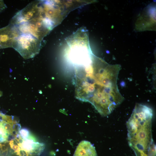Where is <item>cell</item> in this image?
<instances>
[{
    "label": "cell",
    "mask_w": 156,
    "mask_h": 156,
    "mask_svg": "<svg viewBox=\"0 0 156 156\" xmlns=\"http://www.w3.org/2000/svg\"><path fill=\"white\" fill-rule=\"evenodd\" d=\"M75 68L77 99L90 103L100 113L110 112L122 103L124 99L117 85L120 65L96 56L90 64Z\"/></svg>",
    "instance_id": "1"
},
{
    "label": "cell",
    "mask_w": 156,
    "mask_h": 156,
    "mask_svg": "<svg viewBox=\"0 0 156 156\" xmlns=\"http://www.w3.org/2000/svg\"><path fill=\"white\" fill-rule=\"evenodd\" d=\"M153 116L151 108L136 104L127 122L129 145L139 153L148 151L154 144L152 129Z\"/></svg>",
    "instance_id": "2"
},
{
    "label": "cell",
    "mask_w": 156,
    "mask_h": 156,
    "mask_svg": "<svg viewBox=\"0 0 156 156\" xmlns=\"http://www.w3.org/2000/svg\"><path fill=\"white\" fill-rule=\"evenodd\" d=\"M66 43V58L75 68L84 66L92 62L95 55L91 49L86 29L78 30L67 39Z\"/></svg>",
    "instance_id": "3"
},
{
    "label": "cell",
    "mask_w": 156,
    "mask_h": 156,
    "mask_svg": "<svg viewBox=\"0 0 156 156\" xmlns=\"http://www.w3.org/2000/svg\"><path fill=\"white\" fill-rule=\"evenodd\" d=\"M41 41L30 34H20L14 40L12 47L24 59H30L39 53Z\"/></svg>",
    "instance_id": "4"
},
{
    "label": "cell",
    "mask_w": 156,
    "mask_h": 156,
    "mask_svg": "<svg viewBox=\"0 0 156 156\" xmlns=\"http://www.w3.org/2000/svg\"><path fill=\"white\" fill-rule=\"evenodd\" d=\"M41 16L14 26L20 34H30L42 41L51 30Z\"/></svg>",
    "instance_id": "5"
},
{
    "label": "cell",
    "mask_w": 156,
    "mask_h": 156,
    "mask_svg": "<svg viewBox=\"0 0 156 156\" xmlns=\"http://www.w3.org/2000/svg\"><path fill=\"white\" fill-rule=\"evenodd\" d=\"M40 15L39 0L33 1L17 12L12 18L10 24L16 25L38 17Z\"/></svg>",
    "instance_id": "6"
},
{
    "label": "cell",
    "mask_w": 156,
    "mask_h": 156,
    "mask_svg": "<svg viewBox=\"0 0 156 156\" xmlns=\"http://www.w3.org/2000/svg\"><path fill=\"white\" fill-rule=\"evenodd\" d=\"M19 34L16 28L9 24L0 29V49L12 47L13 42Z\"/></svg>",
    "instance_id": "7"
},
{
    "label": "cell",
    "mask_w": 156,
    "mask_h": 156,
    "mask_svg": "<svg viewBox=\"0 0 156 156\" xmlns=\"http://www.w3.org/2000/svg\"><path fill=\"white\" fill-rule=\"evenodd\" d=\"M35 138H28L23 139L21 143H18L21 150L25 152L27 156L38 155L43 151L44 145L43 143L36 142Z\"/></svg>",
    "instance_id": "8"
},
{
    "label": "cell",
    "mask_w": 156,
    "mask_h": 156,
    "mask_svg": "<svg viewBox=\"0 0 156 156\" xmlns=\"http://www.w3.org/2000/svg\"><path fill=\"white\" fill-rule=\"evenodd\" d=\"M73 156H97L94 146L89 142L83 140L77 146Z\"/></svg>",
    "instance_id": "9"
},
{
    "label": "cell",
    "mask_w": 156,
    "mask_h": 156,
    "mask_svg": "<svg viewBox=\"0 0 156 156\" xmlns=\"http://www.w3.org/2000/svg\"><path fill=\"white\" fill-rule=\"evenodd\" d=\"M3 126V128L5 131L8 134L12 135L13 131V123H11L3 120L1 122Z\"/></svg>",
    "instance_id": "10"
},
{
    "label": "cell",
    "mask_w": 156,
    "mask_h": 156,
    "mask_svg": "<svg viewBox=\"0 0 156 156\" xmlns=\"http://www.w3.org/2000/svg\"><path fill=\"white\" fill-rule=\"evenodd\" d=\"M8 134L3 128L2 124L0 122V142H3L7 140L8 138Z\"/></svg>",
    "instance_id": "11"
},
{
    "label": "cell",
    "mask_w": 156,
    "mask_h": 156,
    "mask_svg": "<svg viewBox=\"0 0 156 156\" xmlns=\"http://www.w3.org/2000/svg\"><path fill=\"white\" fill-rule=\"evenodd\" d=\"M9 144L11 148L14 151L15 153L19 156H22L20 153L21 150L20 148L18 145L14 144L13 140L10 141Z\"/></svg>",
    "instance_id": "12"
},
{
    "label": "cell",
    "mask_w": 156,
    "mask_h": 156,
    "mask_svg": "<svg viewBox=\"0 0 156 156\" xmlns=\"http://www.w3.org/2000/svg\"><path fill=\"white\" fill-rule=\"evenodd\" d=\"M19 133L21 137L24 140L27 138L30 134L29 130L25 128L21 129Z\"/></svg>",
    "instance_id": "13"
},
{
    "label": "cell",
    "mask_w": 156,
    "mask_h": 156,
    "mask_svg": "<svg viewBox=\"0 0 156 156\" xmlns=\"http://www.w3.org/2000/svg\"><path fill=\"white\" fill-rule=\"evenodd\" d=\"M7 8L3 0H0V13Z\"/></svg>",
    "instance_id": "14"
},
{
    "label": "cell",
    "mask_w": 156,
    "mask_h": 156,
    "mask_svg": "<svg viewBox=\"0 0 156 156\" xmlns=\"http://www.w3.org/2000/svg\"><path fill=\"white\" fill-rule=\"evenodd\" d=\"M2 94V93H1V92L0 91V96Z\"/></svg>",
    "instance_id": "15"
}]
</instances>
